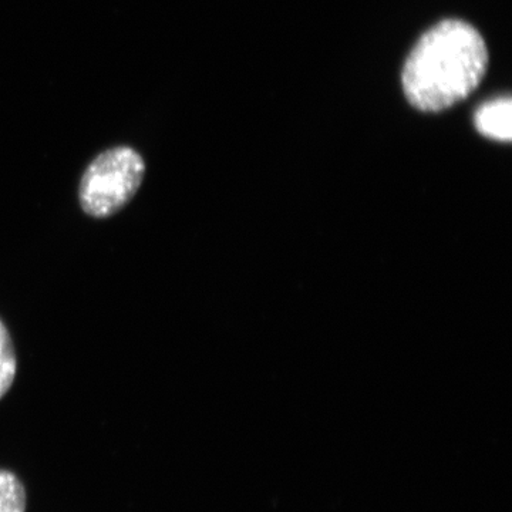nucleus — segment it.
I'll return each mask as SVG.
<instances>
[{
    "instance_id": "obj_1",
    "label": "nucleus",
    "mask_w": 512,
    "mask_h": 512,
    "mask_svg": "<svg viewBox=\"0 0 512 512\" xmlns=\"http://www.w3.org/2000/svg\"><path fill=\"white\" fill-rule=\"evenodd\" d=\"M488 50L470 23L448 19L427 30L404 63L402 84L414 109L439 113L467 99L483 80Z\"/></svg>"
},
{
    "instance_id": "obj_5",
    "label": "nucleus",
    "mask_w": 512,
    "mask_h": 512,
    "mask_svg": "<svg viewBox=\"0 0 512 512\" xmlns=\"http://www.w3.org/2000/svg\"><path fill=\"white\" fill-rule=\"evenodd\" d=\"M26 491L15 474L0 470V512H25Z\"/></svg>"
},
{
    "instance_id": "obj_2",
    "label": "nucleus",
    "mask_w": 512,
    "mask_h": 512,
    "mask_svg": "<svg viewBox=\"0 0 512 512\" xmlns=\"http://www.w3.org/2000/svg\"><path fill=\"white\" fill-rule=\"evenodd\" d=\"M146 175L143 157L131 147L99 154L84 171L79 187L82 210L93 218H109L136 197Z\"/></svg>"
},
{
    "instance_id": "obj_4",
    "label": "nucleus",
    "mask_w": 512,
    "mask_h": 512,
    "mask_svg": "<svg viewBox=\"0 0 512 512\" xmlns=\"http://www.w3.org/2000/svg\"><path fill=\"white\" fill-rule=\"evenodd\" d=\"M18 360L9 330L0 320V399L9 392L15 382Z\"/></svg>"
},
{
    "instance_id": "obj_3",
    "label": "nucleus",
    "mask_w": 512,
    "mask_h": 512,
    "mask_svg": "<svg viewBox=\"0 0 512 512\" xmlns=\"http://www.w3.org/2000/svg\"><path fill=\"white\" fill-rule=\"evenodd\" d=\"M511 116L510 97H501L483 104L477 110L474 123L483 136L508 143L512 137Z\"/></svg>"
}]
</instances>
